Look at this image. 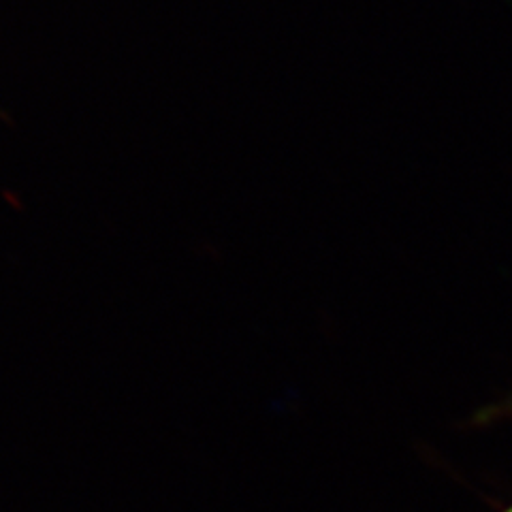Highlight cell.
Listing matches in <instances>:
<instances>
[{"instance_id": "cell-1", "label": "cell", "mask_w": 512, "mask_h": 512, "mask_svg": "<svg viewBox=\"0 0 512 512\" xmlns=\"http://www.w3.org/2000/svg\"><path fill=\"white\" fill-rule=\"evenodd\" d=\"M504 410H506V412H510V414H512V399H510V404H508V406H506V408H504Z\"/></svg>"}, {"instance_id": "cell-2", "label": "cell", "mask_w": 512, "mask_h": 512, "mask_svg": "<svg viewBox=\"0 0 512 512\" xmlns=\"http://www.w3.org/2000/svg\"><path fill=\"white\" fill-rule=\"evenodd\" d=\"M506 512H512V508H508V510H506Z\"/></svg>"}]
</instances>
